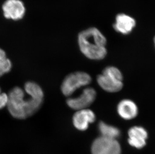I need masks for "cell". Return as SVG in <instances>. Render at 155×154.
Listing matches in <instances>:
<instances>
[{
    "instance_id": "1",
    "label": "cell",
    "mask_w": 155,
    "mask_h": 154,
    "mask_svg": "<svg viewBox=\"0 0 155 154\" xmlns=\"http://www.w3.org/2000/svg\"><path fill=\"white\" fill-rule=\"evenodd\" d=\"M107 39L101 31L95 27H91L79 34L78 43L82 54L87 58L102 60L107 54Z\"/></svg>"
},
{
    "instance_id": "2",
    "label": "cell",
    "mask_w": 155,
    "mask_h": 154,
    "mask_svg": "<svg viewBox=\"0 0 155 154\" xmlns=\"http://www.w3.org/2000/svg\"><path fill=\"white\" fill-rule=\"evenodd\" d=\"M8 96V111L12 117L18 119H25L31 116L39 110L43 102L30 97L26 100L24 90L19 87L11 90Z\"/></svg>"
},
{
    "instance_id": "3",
    "label": "cell",
    "mask_w": 155,
    "mask_h": 154,
    "mask_svg": "<svg viewBox=\"0 0 155 154\" xmlns=\"http://www.w3.org/2000/svg\"><path fill=\"white\" fill-rule=\"evenodd\" d=\"M91 78L87 73L77 72L65 77L61 86L62 93L64 96H70L80 88L89 84Z\"/></svg>"
},
{
    "instance_id": "4",
    "label": "cell",
    "mask_w": 155,
    "mask_h": 154,
    "mask_svg": "<svg viewBox=\"0 0 155 154\" xmlns=\"http://www.w3.org/2000/svg\"><path fill=\"white\" fill-rule=\"evenodd\" d=\"M92 154H120V145L116 139L99 137L92 143Z\"/></svg>"
},
{
    "instance_id": "5",
    "label": "cell",
    "mask_w": 155,
    "mask_h": 154,
    "mask_svg": "<svg viewBox=\"0 0 155 154\" xmlns=\"http://www.w3.org/2000/svg\"><path fill=\"white\" fill-rule=\"evenodd\" d=\"M97 93L92 88L84 89L82 93L77 97L71 98L66 101V103L71 109L75 110L85 109L95 100Z\"/></svg>"
},
{
    "instance_id": "6",
    "label": "cell",
    "mask_w": 155,
    "mask_h": 154,
    "mask_svg": "<svg viewBox=\"0 0 155 154\" xmlns=\"http://www.w3.org/2000/svg\"><path fill=\"white\" fill-rule=\"evenodd\" d=\"M2 8L4 15L7 19L19 20L25 15V6L20 0H7Z\"/></svg>"
},
{
    "instance_id": "7",
    "label": "cell",
    "mask_w": 155,
    "mask_h": 154,
    "mask_svg": "<svg viewBox=\"0 0 155 154\" xmlns=\"http://www.w3.org/2000/svg\"><path fill=\"white\" fill-rule=\"evenodd\" d=\"M95 114L89 109L78 110L73 115L72 123L75 128L79 131L87 129L89 124L95 121Z\"/></svg>"
},
{
    "instance_id": "8",
    "label": "cell",
    "mask_w": 155,
    "mask_h": 154,
    "mask_svg": "<svg viewBox=\"0 0 155 154\" xmlns=\"http://www.w3.org/2000/svg\"><path fill=\"white\" fill-rule=\"evenodd\" d=\"M128 142L132 147L141 149L146 144L148 134L145 129L140 126H134L128 131Z\"/></svg>"
},
{
    "instance_id": "9",
    "label": "cell",
    "mask_w": 155,
    "mask_h": 154,
    "mask_svg": "<svg viewBox=\"0 0 155 154\" xmlns=\"http://www.w3.org/2000/svg\"><path fill=\"white\" fill-rule=\"evenodd\" d=\"M136 25L133 18L125 14H119L116 17V22L114 28L117 32L123 35L130 34Z\"/></svg>"
},
{
    "instance_id": "10",
    "label": "cell",
    "mask_w": 155,
    "mask_h": 154,
    "mask_svg": "<svg viewBox=\"0 0 155 154\" xmlns=\"http://www.w3.org/2000/svg\"><path fill=\"white\" fill-rule=\"evenodd\" d=\"M117 111L121 118L130 120L136 117L138 114V108L133 101L125 99L119 103L117 105Z\"/></svg>"
},
{
    "instance_id": "11",
    "label": "cell",
    "mask_w": 155,
    "mask_h": 154,
    "mask_svg": "<svg viewBox=\"0 0 155 154\" xmlns=\"http://www.w3.org/2000/svg\"><path fill=\"white\" fill-rule=\"evenodd\" d=\"M97 81L103 90L110 93L119 92L123 88V81L103 74L97 77Z\"/></svg>"
},
{
    "instance_id": "12",
    "label": "cell",
    "mask_w": 155,
    "mask_h": 154,
    "mask_svg": "<svg viewBox=\"0 0 155 154\" xmlns=\"http://www.w3.org/2000/svg\"><path fill=\"white\" fill-rule=\"evenodd\" d=\"M24 91L32 98L38 100L43 101V91L41 87L34 82H27L24 85Z\"/></svg>"
},
{
    "instance_id": "13",
    "label": "cell",
    "mask_w": 155,
    "mask_h": 154,
    "mask_svg": "<svg viewBox=\"0 0 155 154\" xmlns=\"http://www.w3.org/2000/svg\"><path fill=\"white\" fill-rule=\"evenodd\" d=\"M98 128L102 137L116 140L120 136V129L103 122L98 124Z\"/></svg>"
},
{
    "instance_id": "14",
    "label": "cell",
    "mask_w": 155,
    "mask_h": 154,
    "mask_svg": "<svg viewBox=\"0 0 155 154\" xmlns=\"http://www.w3.org/2000/svg\"><path fill=\"white\" fill-rule=\"evenodd\" d=\"M12 62L7 58L4 50L0 48V77L12 69Z\"/></svg>"
},
{
    "instance_id": "15",
    "label": "cell",
    "mask_w": 155,
    "mask_h": 154,
    "mask_svg": "<svg viewBox=\"0 0 155 154\" xmlns=\"http://www.w3.org/2000/svg\"><path fill=\"white\" fill-rule=\"evenodd\" d=\"M103 74L106 76L113 77L114 78L123 81V75L121 74L120 70L117 68L116 67L110 66L105 68L103 71Z\"/></svg>"
},
{
    "instance_id": "16",
    "label": "cell",
    "mask_w": 155,
    "mask_h": 154,
    "mask_svg": "<svg viewBox=\"0 0 155 154\" xmlns=\"http://www.w3.org/2000/svg\"><path fill=\"white\" fill-rule=\"evenodd\" d=\"M8 102V96L6 93L0 94V110L7 106Z\"/></svg>"
},
{
    "instance_id": "17",
    "label": "cell",
    "mask_w": 155,
    "mask_h": 154,
    "mask_svg": "<svg viewBox=\"0 0 155 154\" xmlns=\"http://www.w3.org/2000/svg\"><path fill=\"white\" fill-rule=\"evenodd\" d=\"M154 45H155V36L154 37Z\"/></svg>"
},
{
    "instance_id": "18",
    "label": "cell",
    "mask_w": 155,
    "mask_h": 154,
    "mask_svg": "<svg viewBox=\"0 0 155 154\" xmlns=\"http://www.w3.org/2000/svg\"><path fill=\"white\" fill-rule=\"evenodd\" d=\"M1 89H0V94H1Z\"/></svg>"
}]
</instances>
